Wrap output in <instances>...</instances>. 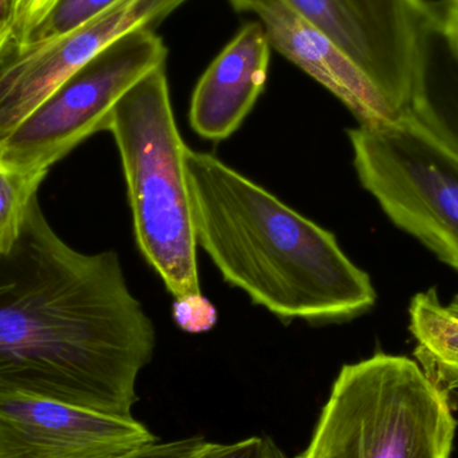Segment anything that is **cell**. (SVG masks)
I'll use <instances>...</instances> for the list:
<instances>
[{"instance_id":"obj_1","label":"cell","mask_w":458,"mask_h":458,"mask_svg":"<svg viewBox=\"0 0 458 458\" xmlns=\"http://www.w3.org/2000/svg\"><path fill=\"white\" fill-rule=\"evenodd\" d=\"M156 330L114 250L83 253L32 201L0 253V397H31L131 419Z\"/></svg>"},{"instance_id":"obj_2","label":"cell","mask_w":458,"mask_h":458,"mask_svg":"<svg viewBox=\"0 0 458 458\" xmlns=\"http://www.w3.org/2000/svg\"><path fill=\"white\" fill-rule=\"evenodd\" d=\"M185 171L199 247L253 303L311 323L352 319L376 304L370 276L333 232L212 153L187 148Z\"/></svg>"},{"instance_id":"obj_3","label":"cell","mask_w":458,"mask_h":458,"mask_svg":"<svg viewBox=\"0 0 458 458\" xmlns=\"http://www.w3.org/2000/svg\"><path fill=\"white\" fill-rule=\"evenodd\" d=\"M106 131L120 152L140 252L174 299L201 295L188 147L177 128L165 66L117 102Z\"/></svg>"},{"instance_id":"obj_4","label":"cell","mask_w":458,"mask_h":458,"mask_svg":"<svg viewBox=\"0 0 458 458\" xmlns=\"http://www.w3.org/2000/svg\"><path fill=\"white\" fill-rule=\"evenodd\" d=\"M448 393L411 358L377 352L344 365L296 458H451Z\"/></svg>"},{"instance_id":"obj_5","label":"cell","mask_w":458,"mask_h":458,"mask_svg":"<svg viewBox=\"0 0 458 458\" xmlns=\"http://www.w3.org/2000/svg\"><path fill=\"white\" fill-rule=\"evenodd\" d=\"M352 163L393 225L458 272V153L411 114L347 131Z\"/></svg>"},{"instance_id":"obj_6","label":"cell","mask_w":458,"mask_h":458,"mask_svg":"<svg viewBox=\"0 0 458 458\" xmlns=\"http://www.w3.org/2000/svg\"><path fill=\"white\" fill-rule=\"evenodd\" d=\"M168 48L155 29L131 32L67 78L10 136L0 157L27 171H50L78 145L105 131L117 102L155 70Z\"/></svg>"},{"instance_id":"obj_7","label":"cell","mask_w":458,"mask_h":458,"mask_svg":"<svg viewBox=\"0 0 458 458\" xmlns=\"http://www.w3.org/2000/svg\"><path fill=\"white\" fill-rule=\"evenodd\" d=\"M368 77L395 118L411 114L440 3L430 0H283Z\"/></svg>"},{"instance_id":"obj_8","label":"cell","mask_w":458,"mask_h":458,"mask_svg":"<svg viewBox=\"0 0 458 458\" xmlns=\"http://www.w3.org/2000/svg\"><path fill=\"white\" fill-rule=\"evenodd\" d=\"M188 0H118L82 26L0 56V141L67 78L121 38L155 29Z\"/></svg>"},{"instance_id":"obj_9","label":"cell","mask_w":458,"mask_h":458,"mask_svg":"<svg viewBox=\"0 0 458 458\" xmlns=\"http://www.w3.org/2000/svg\"><path fill=\"white\" fill-rule=\"evenodd\" d=\"M158 438L141 422L31 397H0V458H121Z\"/></svg>"},{"instance_id":"obj_10","label":"cell","mask_w":458,"mask_h":458,"mask_svg":"<svg viewBox=\"0 0 458 458\" xmlns=\"http://www.w3.org/2000/svg\"><path fill=\"white\" fill-rule=\"evenodd\" d=\"M237 13H252L269 45L339 99L360 125L397 120L365 74L330 39L283 0H228Z\"/></svg>"},{"instance_id":"obj_11","label":"cell","mask_w":458,"mask_h":458,"mask_svg":"<svg viewBox=\"0 0 458 458\" xmlns=\"http://www.w3.org/2000/svg\"><path fill=\"white\" fill-rule=\"evenodd\" d=\"M271 45L260 21H248L204 72L191 99L193 131L223 141L255 106L268 75Z\"/></svg>"},{"instance_id":"obj_12","label":"cell","mask_w":458,"mask_h":458,"mask_svg":"<svg viewBox=\"0 0 458 458\" xmlns=\"http://www.w3.org/2000/svg\"><path fill=\"white\" fill-rule=\"evenodd\" d=\"M411 114L458 153V18L443 11Z\"/></svg>"},{"instance_id":"obj_13","label":"cell","mask_w":458,"mask_h":458,"mask_svg":"<svg viewBox=\"0 0 458 458\" xmlns=\"http://www.w3.org/2000/svg\"><path fill=\"white\" fill-rule=\"evenodd\" d=\"M409 331L422 370L444 392L458 390V293L448 304L435 287L416 293L409 306Z\"/></svg>"},{"instance_id":"obj_14","label":"cell","mask_w":458,"mask_h":458,"mask_svg":"<svg viewBox=\"0 0 458 458\" xmlns=\"http://www.w3.org/2000/svg\"><path fill=\"white\" fill-rule=\"evenodd\" d=\"M47 171H27L0 157V253L15 244Z\"/></svg>"},{"instance_id":"obj_15","label":"cell","mask_w":458,"mask_h":458,"mask_svg":"<svg viewBox=\"0 0 458 458\" xmlns=\"http://www.w3.org/2000/svg\"><path fill=\"white\" fill-rule=\"evenodd\" d=\"M117 2L118 0H58L47 18L35 30L29 45L66 34Z\"/></svg>"},{"instance_id":"obj_16","label":"cell","mask_w":458,"mask_h":458,"mask_svg":"<svg viewBox=\"0 0 458 458\" xmlns=\"http://www.w3.org/2000/svg\"><path fill=\"white\" fill-rule=\"evenodd\" d=\"M58 0H11L7 21L10 40L5 50H21L29 45L35 30L47 18Z\"/></svg>"},{"instance_id":"obj_17","label":"cell","mask_w":458,"mask_h":458,"mask_svg":"<svg viewBox=\"0 0 458 458\" xmlns=\"http://www.w3.org/2000/svg\"><path fill=\"white\" fill-rule=\"evenodd\" d=\"M174 319L185 333H206L216 325L217 311L214 304L201 293L174 299Z\"/></svg>"},{"instance_id":"obj_18","label":"cell","mask_w":458,"mask_h":458,"mask_svg":"<svg viewBox=\"0 0 458 458\" xmlns=\"http://www.w3.org/2000/svg\"><path fill=\"white\" fill-rule=\"evenodd\" d=\"M193 458H269V440L264 437H250L232 444L207 441Z\"/></svg>"},{"instance_id":"obj_19","label":"cell","mask_w":458,"mask_h":458,"mask_svg":"<svg viewBox=\"0 0 458 458\" xmlns=\"http://www.w3.org/2000/svg\"><path fill=\"white\" fill-rule=\"evenodd\" d=\"M207 441L201 437L149 444L121 458H193Z\"/></svg>"},{"instance_id":"obj_20","label":"cell","mask_w":458,"mask_h":458,"mask_svg":"<svg viewBox=\"0 0 458 458\" xmlns=\"http://www.w3.org/2000/svg\"><path fill=\"white\" fill-rule=\"evenodd\" d=\"M440 5L444 15L458 18V0H443Z\"/></svg>"},{"instance_id":"obj_21","label":"cell","mask_w":458,"mask_h":458,"mask_svg":"<svg viewBox=\"0 0 458 458\" xmlns=\"http://www.w3.org/2000/svg\"><path fill=\"white\" fill-rule=\"evenodd\" d=\"M8 40H10V30H8L7 21H4L0 24V56H2Z\"/></svg>"},{"instance_id":"obj_22","label":"cell","mask_w":458,"mask_h":458,"mask_svg":"<svg viewBox=\"0 0 458 458\" xmlns=\"http://www.w3.org/2000/svg\"><path fill=\"white\" fill-rule=\"evenodd\" d=\"M269 458H290L274 441H269Z\"/></svg>"},{"instance_id":"obj_23","label":"cell","mask_w":458,"mask_h":458,"mask_svg":"<svg viewBox=\"0 0 458 458\" xmlns=\"http://www.w3.org/2000/svg\"><path fill=\"white\" fill-rule=\"evenodd\" d=\"M11 0H0V24L4 23L7 19L8 7H10Z\"/></svg>"}]
</instances>
